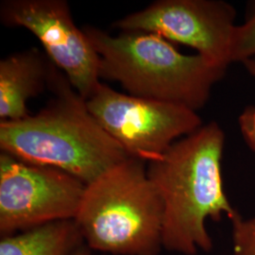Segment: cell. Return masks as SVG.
Segmentation results:
<instances>
[{
	"instance_id": "2",
	"label": "cell",
	"mask_w": 255,
	"mask_h": 255,
	"mask_svg": "<svg viewBox=\"0 0 255 255\" xmlns=\"http://www.w3.org/2000/svg\"><path fill=\"white\" fill-rule=\"evenodd\" d=\"M48 91L51 100L35 115L0 122L1 152L58 168L85 184L128 158L58 67Z\"/></svg>"
},
{
	"instance_id": "4",
	"label": "cell",
	"mask_w": 255,
	"mask_h": 255,
	"mask_svg": "<svg viewBox=\"0 0 255 255\" xmlns=\"http://www.w3.org/2000/svg\"><path fill=\"white\" fill-rule=\"evenodd\" d=\"M74 220L87 247L107 255H158L164 248L163 201L138 159L86 184Z\"/></svg>"
},
{
	"instance_id": "9",
	"label": "cell",
	"mask_w": 255,
	"mask_h": 255,
	"mask_svg": "<svg viewBox=\"0 0 255 255\" xmlns=\"http://www.w3.org/2000/svg\"><path fill=\"white\" fill-rule=\"evenodd\" d=\"M57 66L45 51L32 47L0 61V122L29 116L27 103L49 90Z\"/></svg>"
},
{
	"instance_id": "14",
	"label": "cell",
	"mask_w": 255,
	"mask_h": 255,
	"mask_svg": "<svg viewBox=\"0 0 255 255\" xmlns=\"http://www.w3.org/2000/svg\"><path fill=\"white\" fill-rule=\"evenodd\" d=\"M242 64L244 65L249 74H251L254 78H255V57L244 61Z\"/></svg>"
},
{
	"instance_id": "1",
	"label": "cell",
	"mask_w": 255,
	"mask_h": 255,
	"mask_svg": "<svg viewBox=\"0 0 255 255\" xmlns=\"http://www.w3.org/2000/svg\"><path fill=\"white\" fill-rule=\"evenodd\" d=\"M225 132L216 121L175 142L146 173L164 205L163 247L183 255L210 252L206 220L238 216L224 191L221 160Z\"/></svg>"
},
{
	"instance_id": "12",
	"label": "cell",
	"mask_w": 255,
	"mask_h": 255,
	"mask_svg": "<svg viewBox=\"0 0 255 255\" xmlns=\"http://www.w3.org/2000/svg\"><path fill=\"white\" fill-rule=\"evenodd\" d=\"M232 222L234 255H255V217L244 219L238 215Z\"/></svg>"
},
{
	"instance_id": "7",
	"label": "cell",
	"mask_w": 255,
	"mask_h": 255,
	"mask_svg": "<svg viewBox=\"0 0 255 255\" xmlns=\"http://www.w3.org/2000/svg\"><path fill=\"white\" fill-rule=\"evenodd\" d=\"M0 21L30 31L76 91L85 101L91 97L101 83V59L82 27L75 24L65 0H3Z\"/></svg>"
},
{
	"instance_id": "8",
	"label": "cell",
	"mask_w": 255,
	"mask_h": 255,
	"mask_svg": "<svg viewBox=\"0 0 255 255\" xmlns=\"http://www.w3.org/2000/svg\"><path fill=\"white\" fill-rule=\"evenodd\" d=\"M237 10L223 0H157L117 20L121 31H143L191 46L212 64L226 68Z\"/></svg>"
},
{
	"instance_id": "15",
	"label": "cell",
	"mask_w": 255,
	"mask_h": 255,
	"mask_svg": "<svg viewBox=\"0 0 255 255\" xmlns=\"http://www.w3.org/2000/svg\"><path fill=\"white\" fill-rule=\"evenodd\" d=\"M90 250H91L90 248L82 245L79 249L76 250V252L74 253L73 255H91Z\"/></svg>"
},
{
	"instance_id": "3",
	"label": "cell",
	"mask_w": 255,
	"mask_h": 255,
	"mask_svg": "<svg viewBox=\"0 0 255 255\" xmlns=\"http://www.w3.org/2000/svg\"><path fill=\"white\" fill-rule=\"evenodd\" d=\"M82 29L100 56V79L117 82L128 95L199 111L226 68L199 54L181 53L155 33L121 31L113 36L100 27Z\"/></svg>"
},
{
	"instance_id": "13",
	"label": "cell",
	"mask_w": 255,
	"mask_h": 255,
	"mask_svg": "<svg viewBox=\"0 0 255 255\" xmlns=\"http://www.w3.org/2000/svg\"><path fill=\"white\" fill-rule=\"evenodd\" d=\"M238 126L245 143L255 152V105L247 106L238 117Z\"/></svg>"
},
{
	"instance_id": "6",
	"label": "cell",
	"mask_w": 255,
	"mask_h": 255,
	"mask_svg": "<svg viewBox=\"0 0 255 255\" xmlns=\"http://www.w3.org/2000/svg\"><path fill=\"white\" fill-rule=\"evenodd\" d=\"M86 184L58 168L0 153V234L9 237L75 219Z\"/></svg>"
},
{
	"instance_id": "11",
	"label": "cell",
	"mask_w": 255,
	"mask_h": 255,
	"mask_svg": "<svg viewBox=\"0 0 255 255\" xmlns=\"http://www.w3.org/2000/svg\"><path fill=\"white\" fill-rule=\"evenodd\" d=\"M255 57V3L249 12L245 22L236 26L232 37L230 59L231 64H241Z\"/></svg>"
},
{
	"instance_id": "10",
	"label": "cell",
	"mask_w": 255,
	"mask_h": 255,
	"mask_svg": "<svg viewBox=\"0 0 255 255\" xmlns=\"http://www.w3.org/2000/svg\"><path fill=\"white\" fill-rule=\"evenodd\" d=\"M83 238L74 219L1 237L0 255H73Z\"/></svg>"
},
{
	"instance_id": "5",
	"label": "cell",
	"mask_w": 255,
	"mask_h": 255,
	"mask_svg": "<svg viewBox=\"0 0 255 255\" xmlns=\"http://www.w3.org/2000/svg\"><path fill=\"white\" fill-rule=\"evenodd\" d=\"M87 108L128 156L149 163L203 125L196 111L122 94L101 82Z\"/></svg>"
}]
</instances>
